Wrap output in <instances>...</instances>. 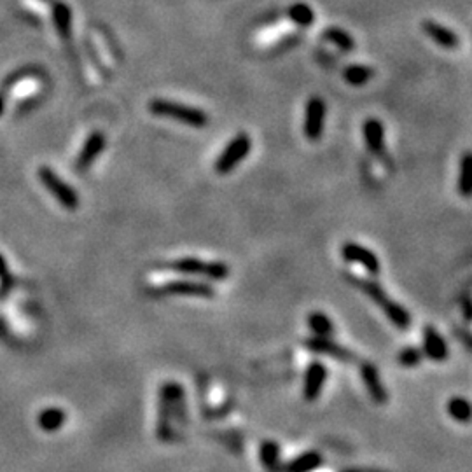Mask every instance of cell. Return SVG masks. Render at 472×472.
<instances>
[{"mask_svg":"<svg viewBox=\"0 0 472 472\" xmlns=\"http://www.w3.org/2000/svg\"><path fill=\"white\" fill-rule=\"evenodd\" d=\"M348 280L352 282L355 287L361 288L366 296H368L369 300H371L373 303H375L376 307H378L380 310L386 315V318H389V320L392 322L397 329L406 331V329L409 327L411 315L407 314V310L402 307V304L396 303V301H393L392 298L386 294V291L378 284V282L369 280V278L355 277V275H348Z\"/></svg>","mask_w":472,"mask_h":472,"instance_id":"cell-1","label":"cell"},{"mask_svg":"<svg viewBox=\"0 0 472 472\" xmlns=\"http://www.w3.org/2000/svg\"><path fill=\"white\" fill-rule=\"evenodd\" d=\"M149 111L152 114L159 115V117H168V120L181 121V123L189 124L195 128H203L209 124V115L205 111H200L196 107H189V105L175 104L170 100H152L149 104Z\"/></svg>","mask_w":472,"mask_h":472,"instance_id":"cell-2","label":"cell"},{"mask_svg":"<svg viewBox=\"0 0 472 472\" xmlns=\"http://www.w3.org/2000/svg\"><path fill=\"white\" fill-rule=\"evenodd\" d=\"M151 285L163 288L166 292H175V294H184V296H196V298H210L215 296L212 285L202 284V282L195 280H182V278H172L168 275L154 273L149 277Z\"/></svg>","mask_w":472,"mask_h":472,"instance_id":"cell-3","label":"cell"},{"mask_svg":"<svg viewBox=\"0 0 472 472\" xmlns=\"http://www.w3.org/2000/svg\"><path fill=\"white\" fill-rule=\"evenodd\" d=\"M250 149H252V140L247 133H238L233 140L227 144V147L220 152V156L217 158L213 170L219 175H226L231 170L236 168L243 159L249 156Z\"/></svg>","mask_w":472,"mask_h":472,"instance_id":"cell-4","label":"cell"},{"mask_svg":"<svg viewBox=\"0 0 472 472\" xmlns=\"http://www.w3.org/2000/svg\"><path fill=\"white\" fill-rule=\"evenodd\" d=\"M172 270L181 271V273L198 275V277H206L210 280H224L229 277V268L227 264L219 263V261H202L195 257H186L172 263Z\"/></svg>","mask_w":472,"mask_h":472,"instance_id":"cell-5","label":"cell"},{"mask_svg":"<svg viewBox=\"0 0 472 472\" xmlns=\"http://www.w3.org/2000/svg\"><path fill=\"white\" fill-rule=\"evenodd\" d=\"M39 179L40 182L46 186L47 191H49L58 202L62 203L65 209L76 210L77 206H79V198H77L76 193H74L72 189H70L69 186L53 172V170L47 168V166H42V168L39 170Z\"/></svg>","mask_w":472,"mask_h":472,"instance_id":"cell-6","label":"cell"},{"mask_svg":"<svg viewBox=\"0 0 472 472\" xmlns=\"http://www.w3.org/2000/svg\"><path fill=\"white\" fill-rule=\"evenodd\" d=\"M325 123V101L320 97H311L304 111V137L311 142H317L324 133Z\"/></svg>","mask_w":472,"mask_h":472,"instance_id":"cell-7","label":"cell"},{"mask_svg":"<svg viewBox=\"0 0 472 472\" xmlns=\"http://www.w3.org/2000/svg\"><path fill=\"white\" fill-rule=\"evenodd\" d=\"M341 257L348 263L361 264L366 271H368L371 277H376L380 273V259L376 257V254L373 250H369L368 247L359 245L355 242H345L341 245Z\"/></svg>","mask_w":472,"mask_h":472,"instance_id":"cell-8","label":"cell"},{"mask_svg":"<svg viewBox=\"0 0 472 472\" xmlns=\"http://www.w3.org/2000/svg\"><path fill=\"white\" fill-rule=\"evenodd\" d=\"M362 135H364L366 147L371 154H375L380 161L389 163V154L385 147V127L376 117H369L362 124Z\"/></svg>","mask_w":472,"mask_h":472,"instance_id":"cell-9","label":"cell"},{"mask_svg":"<svg viewBox=\"0 0 472 472\" xmlns=\"http://www.w3.org/2000/svg\"><path fill=\"white\" fill-rule=\"evenodd\" d=\"M325 378H327V369L322 362H311L304 375V386L303 393L308 400H315L324 386Z\"/></svg>","mask_w":472,"mask_h":472,"instance_id":"cell-10","label":"cell"},{"mask_svg":"<svg viewBox=\"0 0 472 472\" xmlns=\"http://www.w3.org/2000/svg\"><path fill=\"white\" fill-rule=\"evenodd\" d=\"M304 345H307V348H310L311 352L320 353V355H329V357L338 359V361H352L353 359V355L348 350L339 346L338 343H334L329 338H318V336H315V338L307 339Z\"/></svg>","mask_w":472,"mask_h":472,"instance_id":"cell-11","label":"cell"},{"mask_svg":"<svg viewBox=\"0 0 472 472\" xmlns=\"http://www.w3.org/2000/svg\"><path fill=\"white\" fill-rule=\"evenodd\" d=\"M423 353L432 361H446L448 359V346L443 336L434 327L427 325L423 329Z\"/></svg>","mask_w":472,"mask_h":472,"instance_id":"cell-12","label":"cell"},{"mask_svg":"<svg viewBox=\"0 0 472 472\" xmlns=\"http://www.w3.org/2000/svg\"><path fill=\"white\" fill-rule=\"evenodd\" d=\"M361 375H362V380H364L366 389H368V392L371 393L373 399H375L376 402H385L386 390H385V386H383L382 380H380V373H378V369H376V366L366 362V364H362V368H361Z\"/></svg>","mask_w":472,"mask_h":472,"instance_id":"cell-13","label":"cell"},{"mask_svg":"<svg viewBox=\"0 0 472 472\" xmlns=\"http://www.w3.org/2000/svg\"><path fill=\"white\" fill-rule=\"evenodd\" d=\"M105 145V138L101 133H91L88 137L86 144H84L83 151H81L79 158H77V168L79 170H86L91 163L95 161L98 154L101 152Z\"/></svg>","mask_w":472,"mask_h":472,"instance_id":"cell-14","label":"cell"},{"mask_svg":"<svg viewBox=\"0 0 472 472\" xmlns=\"http://www.w3.org/2000/svg\"><path fill=\"white\" fill-rule=\"evenodd\" d=\"M460 172H458L457 189L460 196L471 198L472 196V151H465L460 158Z\"/></svg>","mask_w":472,"mask_h":472,"instance_id":"cell-15","label":"cell"},{"mask_svg":"<svg viewBox=\"0 0 472 472\" xmlns=\"http://www.w3.org/2000/svg\"><path fill=\"white\" fill-rule=\"evenodd\" d=\"M308 327L310 331L314 332L315 336L318 338H329V336L334 332V325H332V320L322 311H311L308 315Z\"/></svg>","mask_w":472,"mask_h":472,"instance_id":"cell-16","label":"cell"},{"mask_svg":"<svg viewBox=\"0 0 472 472\" xmlns=\"http://www.w3.org/2000/svg\"><path fill=\"white\" fill-rule=\"evenodd\" d=\"M448 413L457 422H469L472 418V404L464 397H453L448 402Z\"/></svg>","mask_w":472,"mask_h":472,"instance_id":"cell-17","label":"cell"},{"mask_svg":"<svg viewBox=\"0 0 472 472\" xmlns=\"http://www.w3.org/2000/svg\"><path fill=\"white\" fill-rule=\"evenodd\" d=\"M373 76H375L373 69L364 65H350L348 69L343 72L345 81L348 84H352V86H362V84L369 83V81L373 79Z\"/></svg>","mask_w":472,"mask_h":472,"instance_id":"cell-18","label":"cell"},{"mask_svg":"<svg viewBox=\"0 0 472 472\" xmlns=\"http://www.w3.org/2000/svg\"><path fill=\"white\" fill-rule=\"evenodd\" d=\"M425 30H427V33H429V35L432 37L437 44H441L443 47H457L458 39L455 33L450 32V30L443 29V26H439V25H434V23H427Z\"/></svg>","mask_w":472,"mask_h":472,"instance_id":"cell-19","label":"cell"},{"mask_svg":"<svg viewBox=\"0 0 472 472\" xmlns=\"http://www.w3.org/2000/svg\"><path fill=\"white\" fill-rule=\"evenodd\" d=\"M40 90V81L33 79V77H26V79L19 81L13 86L11 90V98L13 100H23V98H29L32 95H35Z\"/></svg>","mask_w":472,"mask_h":472,"instance_id":"cell-20","label":"cell"},{"mask_svg":"<svg viewBox=\"0 0 472 472\" xmlns=\"http://www.w3.org/2000/svg\"><path fill=\"white\" fill-rule=\"evenodd\" d=\"M54 23H56L60 35L67 39L70 32V13L65 6H56V9H54Z\"/></svg>","mask_w":472,"mask_h":472,"instance_id":"cell-21","label":"cell"},{"mask_svg":"<svg viewBox=\"0 0 472 472\" xmlns=\"http://www.w3.org/2000/svg\"><path fill=\"white\" fill-rule=\"evenodd\" d=\"M422 350L418 348H413V346H407V348H404L402 352L399 353V357H397V361H399V364H402L404 368H413V366L420 364V361H422Z\"/></svg>","mask_w":472,"mask_h":472,"instance_id":"cell-22","label":"cell"},{"mask_svg":"<svg viewBox=\"0 0 472 472\" xmlns=\"http://www.w3.org/2000/svg\"><path fill=\"white\" fill-rule=\"evenodd\" d=\"M320 464V457L315 453H308L303 455L301 458H298L294 464L291 465V472H308L311 469H315L317 465Z\"/></svg>","mask_w":472,"mask_h":472,"instance_id":"cell-23","label":"cell"},{"mask_svg":"<svg viewBox=\"0 0 472 472\" xmlns=\"http://www.w3.org/2000/svg\"><path fill=\"white\" fill-rule=\"evenodd\" d=\"M325 37H327L331 42H334L338 47H341V49H345V51L353 49V40L350 39L345 32H341V30H334V29L327 30Z\"/></svg>","mask_w":472,"mask_h":472,"instance_id":"cell-24","label":"cell"},{"mask_svg":"<svg viewBox=\"0 0 472 472\" xmlns=\"http://www.w3.org/2000/svg\"><path fill=\"white\" fill-rule=\"evenodd\" d=\"M291 16L294 22L301 23V25H308L311 22V13L307 8H294L291 11Z\"/></svg>","mask_w":472,"mask_h":472,"instance_id":"cell-25","label":"cell"},{"mask_svg":"<svg viewBox=\"0 0 472 472\" xmlns=\"http://www.w3.org/2000/svg\"><path fill=\"white\" fill-rule=\"evenodd\" d=\"M464 315L469 322H472V296L464 298Z\"/></svg>","mask_w":472,"mask_h":472,"instance_id":"cell-26","label":"cell"},{"mask_svg":"<svg viewBox=\"0 0 472 472\" xmlns=\"http://www.w3.org/2000/svg\"><path fill=\"white\" fill-rule=\"evenodd\" d=\"M6 271V263H4V259L0 257V273H4Z\"/></svg>","mask_w":472,"mask_h":472,"instance_id":"cell-27","label":"cell"},{"mask_svg":"<svg viewBox=\"0 0 472 472\" xmlns=\"http://www.w3.org/2000/svg\"><path fill=\"white\" fill-rule=\"evenodd\" d=\"M4 111V98L0 97V112Z\"/></svg>","mask_w":472,"mask_h":472,"instance_id":"cell-28","label":"cell"}]
</instances>
